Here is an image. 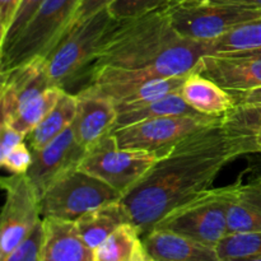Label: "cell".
Returning a JSON list of instances; mask_svg holds the SVG:
<instances>
[{"instance_id":"6da1fadb","label":"cell","mask_w":261,"mask_h":261,"mask_svg":"<svg viewBox=\"0 0 261 261\" xmlns=\"http://www.w3.org/2000/svg\"><path fill=\"white\" fill-rule=\"evenodd\" d=\"M247 153H255L251 135L229 129L222 117L193 133L161 155L122 196L130 222L147 236L171 212L211 189L224 166Z\"/></svg>"},{"instance_id":"7a4b0ae2","label":"cell","mask_w":261,"mask_h":261,"mask_svg":"<svg viewBox=\"0 0 261 261\" xmlns=\"http://www.w3.org/2000/svg\"><path fill=\"white\" fill-rule=\"evenodd\" d=\"M206 55L208 42L181 37L163 7L115 24L89 65L87 86L116 102L145 82L198 71Z\"/></svg>"},{"instance_id":"3957f363","label":"cell","mask_w":261,"mask_h":261,"mask_svg":"<svg viewBox=\"0 0 261 261\" xmlns=\"http://www.w3.org/2000/svg\"><path fill=\"white\" fill-rule=\"evenodd\" d=\"M119 20L109 9L96 13L79 24L73 25L45 56L53 86L64 88L82 70L89 68L105 38Z\"/></svg>"},{"instance_id":"277c9868","label":"cell","mask_w":261,"mask_h":261,"mask_svg":"<svg viewBox=\"0 0 261 261\" xmlns=\"http://www.w3.org/2000/svg\"><path fill=\"white\" fill-rule=\"evenodd\" d=\"M166 10L181 37L200 42H211L242 23L261 18V9L204 0H173Z\"/></svg>"},{"instance_id":"5b68a950","label":"cell","mask_w":261,"mask_h":261,"mask_svg":"<svg viewBox=\"0 0 261 261\" xmlns=\"http://www.w3.org/2000/svg\"><path fill=\"white\" fill-rule=\"evenodd\" d=\"M82 0H45L19 37L0 54V73L36 56L45 58L71 24Z\"/></svg>"},{"instance_id":"8992f818","label":"cell","mask_w":261,"mask_h":261,"mask_svg":"<svg viewBox=\"0 0 261 261\" xmlns=\"http://www.w3.org/2000/svg\"><path fill=\"white\" fill-rule=\"evenodd\" d=\"M228 186L208 189L171 212L154 228L175 232L208 246L217 245L228 234Z\"/></svg>"},{"instance_id":"52a82bcc","label":"cell","mask_w":261,"mask_h":261,"mask_svg":"<svg viewBox=\"0 0 261 261\" xmlns=\"http://www.w3.org/2000/svg\"><path fill=\"white\" fill-rule=\"evenodd\" d=\"M122 195L99 178L74 168L61 176L41 196L42 218H58L75 222L87 212L111 201L121 200Z\"/></svg>"},{"instance_id":"ba28073f","label":"cell","mask_w":261,"mask_h":261,"mask_svg":"<svg viewBox=\"0 0 261 261\" xmlns=\"http://www.w3.org/2000/svg\"><path fill=\"white\" fill-rule=\"evenodd\" d=\"M160 157L157 153L119 147L114 134H110L86 150L78 168L124 196L149 172Z\"/></svg>"},{"instance_id":"9c48e42d","label":"cell","mask_w":261,"mask_h":261,"mask_svg":"<svg viewBox=\"0 0 261 261\" xmlns=\"http://www.w3.org/2000/svg\"><path fill=\"white\" fill-rule=\"evenodd\" d=\"M219 119L201 114L163 116L121 127L112 134L119 147L163 155L186 137L211 126Z\"/></svg>"},{"instance_id":"30bf717a","label":"cell","mask_w":261,"mask_h":261,"mask_svg":"<svg viewBox=\"0 0 261 261\" xmlns=\"http://www.w3.org/2000/svg\"><path fill=\"white\" fill-rule=\"evenodd\" d=\"M5 203L0 219V260L9 255L41 221L40 198L25 173L2 180Z\"/></svg>"},{"instance_id":"8fae6325","label":"cell","mask_w":261,"mask_h":261,"mask_svg":"<svg viewBox=\"0 0 261 261\" xmlns=\"http://www.w3.org/2000/svg\"><path fill=\"white\" fill-rule=\"evenodd\" d=\"M86 150L76 142L71 126L43 148L32 150V165L25 175L38 198L41 199L46 190L61 176L78 168Z\"/></svg>"},{"instance_id":"7c38bea8","label":"cell","mask_w":261,"mask_h":261,"mask_svg":"<svg viewBox=\"0 0 261 261\" xmlns=\"http://www.w3.org/2000/svg\"><path fill=\"white\" fill-rule=\"evenodd\" d=\"M0 74V110L2 121L5 122H9L24 105L53 87L43 56H36L22 65Z\"/></svg>"},{"instance_id":"4fadbf2b","label":"cell","mask_w":261,"mask_h":261,"mask_svg":"<svg viewBox=\"0 0 261 261\" xmlns=\"http://www.w3.org/2000/svg\"><path fill=\"white\" fill-rule=\"evenodd\" d=\"M76 97L78 109L71 129L76 142L88 149L114 133L117 109L112 99L88 86L81 89L76 93Z\"/></svg>"},{"instance_id":"5bb4252c","label":"cell","mask_w":261,"mask_h":261,"mask_svg":"<svg viewBox=\"0 0 261 261\" xmlns=\"http://www.w3.org/2000/svg\"><path fill=\"white\" fill-rule=\"evenodd\" d=\"M198 71L229 92L261 88V59L232 55H206Z\"/></svg>"},{"instance_id":"9a60e30c","label":"cell","mask_w":261,"mask_h":261,"mask_svg":"<svg viewBox=\"0 0 261 261\" xmlns=\"http://www.w3.org/2000/svg\"><path fill=\"white\" fill-rule=\"evenodd\" d=\"M147 254L155 261H222L217 249L175 232L154 228L143 237Z\"/></svg>"},{"instance_id":"2e32d148","label":"cell","mask_w":261,"mask_h":261,"mask_svg":"<svg viewBox=\"0 0 261 261\" xmlns=\"http://www.w3.org/2000/svg\"><path fill=\"white\" fill-rule=\"evenodd\" d=\"M42 219L45 226L42 261H94V251L83 241L75 222L51 217Z\"/></svg>"},{"instance_id":"e0dca14e","label":"cell","mask_w":261,"mask_h":261,"mask_svg":"<svg viewBox=\"0 0 261 261\" xmlns=\"http://www.w3.org/2000/svg\"><path fill=\"white\" fill-rule=\"evenodd\" d=\"M227 227L229 233L261 232V180L228 186Z\"/></svg>"},{"instance_id":"ac0fdd59","label":"cell","mask_w":261,"mask_h":261,"mask_svg":"<svg viewBox=\"0 0 261 261\" xmlns=\"http://www.w3.org/2000/svg\"><path fill=\"white\" fill-rule=\"evenodd\" d=\"M178 93L199 114L222 117L237 106L236 97L199 71L189 74Z\"/></svg>"},{"instance_id":"d6986e66","label":"cell","mask_w":261,"mask_h":261,"mask_svg":"<svg viewBox=\"0 0 261 261\" xmlns=\"http://www.w3.org/2000/svg\"><path fill=\"white\" fill-rule=\"evenodd\" d=\"M127 222H130V218L126 209L121 200H117L87 212L76 219L75 226L87 246L94 251L115 229Z\"/></svg>"},{"instance_id":"ffe728a7","label":"cell","mask_w":261,"mask_h":261,"mask_svg":"<svg viewBox=\"0 0 261 261\" xmlns=\"http://www.w3.org/2000/svg\"><path fill=\"white\" fill-rule=\"evenodd\" d=\"M78 109V97L64 91L54 109L43 117L42 121L25 137L31 150H37L53 142L71 126Z\"/></svg>"},{"instance_id":"44dd1931","label":"cell","mask_w":261,"mask_h":261,"mask_svg":"<svg viewBox=\"0 0 261 261\" xmlns=\"http://www.w3.org/2000/svg\"><path fill=\"white\" fill-rule=\"evenodd\" d=\"M145 254L142 234L132 222H127L94 250V261H138Z\"/></svg>"},{"instance_id":"7402d4cb","label":"cell","mask_w":261,"mask_h":261,"mask_svg":"<svg viewBox=\"0 0 261 261\" xmlns=\"http://www.w3.org/2000/svg\"><path fill=\"white\" fill-rule=\"evenodd\" d=\"M177 115L200 114L196 112L191 106H189L178 92H175V93L162 97V98L150 102V103L139 107L137 110L117 112V119L114 132L117 129H121V127L137 124V122L145 121V120L157 119V117L163 116H177Z\"/></svg>"},{"instance_id":"603a6c76","label":"cell","mask_w":261,"mask_h":261,"mask_svg":"<svg viewBox=\"0 0 261 261\" xmlns=\"http://www.w3.org/2000/svg\"><path fill=\"white\" fill-rule=\"evenodd\" d=\"M188 76V75H186ZM186 76H172V78H161L154 81L145 82L122 94L115 105L117 112L132 111L139 107L145 106L153 101L168 96L171 93L180 91L181 86L185 82Z\"/></svg>"},{"instance_id":"cb8c5ba5","label":"cell","mask_w":261,"mask_h":261,"mask_svg":"<svg viewBox=\"0 0 261 261\" xmlns=\"http://www.w3.org/2000/svg\"><path fill=\"white\" fill-rule=\"evenodd\" d=\"M209 55L242 53L261 48V18L242 23L222 37L208 42Z\"/></svg>"},{"instance_id":"d4e9b609","label":"cell","mask_w":261,"mask_h":261,"mask_svg":"<svg viewBox=\"0 0 261 261\" xmlns=\"http://www.w3.org/2000/svg\"><path fill=\"white\" fill-rule=\"evenodd\" d=\"M65 89L60 88V87H50L45 92H42L40 96H37L32 101L28 102L27 105H24L7 124H9L17 132L22 133L27 137L42 121L43 117L54 109V106L59 101Z\"/></svg>"},{"instance_id":"484cf974","label":"cell","mask_w":261,"mask_h":261,"mask_svg":"<svg viewBox=\"0 0 261 261\" xmlns=\"http://www.w3.org/2000/svg\"><path fill=\"white\" fill-rule=\"evenodd\" d=\"M216 249L222 261L241 257L261 259V232L229 233Z\"/></svg>"},{"instance_id":"4316f807","label":"cell","mask_w":261,"mask_h":261,"mask_svg":"<svg viewBox=\"0 0 261 261\" xmlns=\"http://www.w3.org/2000/svg\"><path fill=\"white\" fill-rule=\"evenodd\" d=\"M45 0H22L18 7L17 12H15L14 18H13L12 23H10L9 28H8L7 33L4 37L0 40V54L5 53L13 43L17 41L20 33L24 31L28 23L32 20L36 13L41 8Z\"/></svg>"},{"instance_id":"83f0119b","label":"cell","mask_w":261,"mask_h":261,"mask_svg":"<svg viewBox=\"0 0 261 261\" xmlns=\"http://www.w3.org/2000/svg\"><path fill=\"white\" fill-rule=\"evenodd\" d=\"M172 2L173 0H114L107 9L116 20H126L167 7Z\"/></svg>"},{"instance_id":"f1b7e54d","label":"cell","mask_w":261,"mask_h":261,"mask_svg":"<svg viewBox=\"0 0 261 261\" xmlns=\"http://www.w3.org/2000/svg\"><path fill=\"white\" fill-rule=\"evenodd\" d=\"M45 241V226L41 219L30 234L0 261H42V246Z\"/></svg>"},{"instance_id":"f546056e","label":"cell","mask_w":261,"mask_h":261,"mask_svg":"<svg viewBox=\"0 0 261 261\" xmlns=\"http://www.w3.org/2000/svg\"><path fill=\"white\" fill-rule=\"evenodd\" d=\"M229 129L241 133H252L261 129V106H239L222 116Z\"/></svg>"},{"instance_id":"4dcf8cb0","label":"cell","mask_w":261,"mask_h":261,"mask_svg":"<svg viewBox=\"0 0 261 261\" xmlns=\"http://www.w3.org/2000/svg\"><path fill=\"white\" fill-rule=\"evenodd\" d=\"M33 161V153L24 142L13 148L4 158L0 160V165L12 173H27Z\"/></svg>"},{"instance_id":"1f68e13d","label":"cell","mask_w":261,"mask_h":261,"mask_svg":"<svg viewBox=\"0 0 261 261\" xmlns=\"http://www.w3.org/2000/svg\"><path fill=\"white\" fill-rule=\"evenodd\" d=\"M23 142H25L24 134L17 132L7 122L2 121V125H0V160L4 158L13 148Z\"/></svg>"},{"instance_id":"d6a6232c","label":"cell","mask_w":261,"mask_h":261,"mask_svg":"<svg viewBox=\"0 0 261 261\" xmlns=\"http://www.w3.org/2000/svg\"><path fill=\"white\" fill-rule=\"evenodd\" d=\"M112 2H114V0H82L78 9H76L75 14H74L73 20H71L70 27L79 24V23H82L83 20L91 18L92 15H94L96 13L109 8V5L111 4Z\"/></svg>"},{"instance_id":"836d02e7","label":"cell","mask_w":261,"mask_h":261,"mask_svg":"<svg viewBox=\"0 0 261 261\" xmlns=\"http://www.w3.org/2000/svg\"><path fill=\"white\" fill-rule=\"evenodd\" d=\"M22 0H0V40L5 36Z\"/></svg>"},{"instance_id":"e575fe53","label":"cell","mask_w":261,"mask_h":261,"mask_svg":"<svg viewBox=\"0 0 261 261\" xmlns=\"http://www.w3.org/2000/svg\"><path fill=\"white\" fill-rule=\"evenodd\" d=\"M239 106H261V88L244 92H232Z\"/></svg>"},{"instance_id":"d590c367","label":"cell","mask_w":261,"mask_h":261,"mask_svg":"<svg viewBox=\"0 0 261 261\" xmlns=\"http://www.w3.org/2000/svg\"><path fill=\"white\" fill-rule=\"evenodd\" d=\"M208 3H216V4H231V5H241V7L255 8L261 9V0H204Z\"/></svg>"},{"instance_id":"8d00e7d4","label":"cell","mask_w":261,"mask_h":261,"mask_svg":"<svg viewBox=\"0 0 261 261\" xmlns=\"http://www.w3.org/2000/svg\"><path fill=\"white\" fill-rule=\"evenodd\" d=\"M221 55H232V56H244V58H259L261 59V48L256 50L242 51V53H232V54H221Z\"/></svg>"},{"instance_id":"74e56055","label":"cell","mask_w":261,"mask_h":261,"mask_svg":"<svg viewBox=\"0 0 261 261\" xmlns=\"http://www.w3.org/2000/svg\"><path fill=\"white\" fill-rule=\"evenodd\" d=\"M251 135L252 145H254L255 153H261V129L256 130V132L249 133Z\"/></svg>"},{"instance_id":"f35d334b","label":"cell","mask_w":261,"mask_h":261,"mask_svg":"<svg viewBox=\"0 0 261 261\" xmlns=\"http://www.w3.org/2000/svg\"><path fill=\"white\" fill-rule=\"evenodd\" d=\"M254 171H255V177L260 178V180H261V160H259L257 165L255 166Z\"/></svg>"},{"instance_id":"ab89813d","label":"cell","mask_w":261,"mask_h":261,"mask_svg":"<svg viewBox=\"0 0 261 261\" xmlns=\"http://www.w3.org/2000/svg\"><path fill=\"white\" fill-rule=\"evenodd\" d=\"M226 261H261V259H256V257H241V259H229Z\"/></svg>"},{"instance_id":"60d3db41","label":"cell","mask_w":261,"mask_h":261,"mask_svg":"<svg viewBox=\"0 0 261 261\" xmlns=\"http://www.w3.org/2000/svg\"><path fill=\"white\" fill-rule=\"evenodd\" d=\"M138 261H155V260L153 259V257H150L149 255H148V254H145L144 256L142 257V259H140V260H138Z\"/></svg>"}]
</instances>
